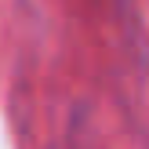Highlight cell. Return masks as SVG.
Returning a JSON list of instances; mask_svg holds the SVG:
<instances>
[]
</instances>
